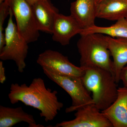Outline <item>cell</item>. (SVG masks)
Masks as SVG:
<instances>
[{
  "instance_id": "obj_19",
  "label": "cell",
  "mask_w": 127,
  "mask_h": 127,
  "mask_svg": "<svg viewBox=\"0 0 127 127\" xmlns=\"http://www.w3.org/2000/svg\"><path fill=\"white\" fill-rule=\"evenodd\" d=\"M5 69L3 66V62L2 61H0V82L3 84L6 80Z\"/></svg>"
},
{
  "instance_id": "obj_15",
  "label": "cell",
  "mask_w": 127,
  "mask_h": 127,
  "mask_svg": "<svg viewBox=\"0 0 127 127\" xmlns=\"http://www.w3.org/2000/svg\"><path fill=\"white\" fill-rule=\"evenodd\" d=\"M21 122L27 123L30 127H44L37 125L33 116L26 112L21 107L0 106V127H11Z\"/></svg>"
},
{
  "instance_id": "obj_12",
  "label": "cell",
  "mask_w": 127,
  "mask_h": 127,
  "mask_svg": "<svg viewBox=\"0 0 127 127\" xmlns=\"http://www.w3.org/2000/svg\"><path fill=\"white\" fill-rule=\"evenodd\" d=\"M104 38L113 58V75L118 83L121 71L127 64V39L104 35Z\"/></svg>"
},
{
  "instance_id": "obj_2",
  "label": "cell",
  "mask_w": 127,
  "mask_h": 127,
  "mask_svg": "<svg viewBox=\"0 0 127 127\" xmlns=\"http://www.w3.org/2000/svg\"><path fill=\"white\" fill-rule=\"evenodd\" d=\"M83 68L84 73L82 81L87 90L92 93L93 103L101 111L106 109L117 96L118 83L113 75L97 67Z\"/></svg>"
},
{
  "instance_id": "obj_8",
  "label": "cell",
  "mask_w": 127,
  "mask_h": 127,
  "mask_svg": "<svg viewBox=\"0 0 127 127\" xmlns=\"http://www.w3.org/2000/svg\"><path fill=\"white\" fill-rule=\"evenodd\" d=\"M37 63L42 68H46L60 73L81 78L84 70L75 65L67 57L61 53L51 50H46L38 56Z\"/></svg>"
},
{
  "instance_id": "obj_22",
  "label": "cell",
  "mask_w": 127,
  "mask_h": 127,
  "mask_svg": "<svg viewBox=\"0 0 127 127\" xmlns=\"http://www.w3.org/2000/svg\"><path fill=\"white\" fill-rule=\"evenodd\" d=\"M126 18V20H127V17H126V18Z\"/></svg>"
},
{
  "instance_id": "obj_21",
  "label": "cell",
  "mask_w": 127,
  "mask_h": 127,
  "mask_svg": "<svg viewBox=\"0 0 127 127\" xmlns=\"http://www.w3.org/2000/svg\"><path fill=\"white\" fill-rule=\"evenodd\" d=\"M102 0H96L97 3H98V2H100Z\"/></svg>"
},
{
  "instance_id": "obj_6",
  "label": "cell",
  "mask_w": 127,
  "mask_h": 127,
  "mask_svg": "<svg viewBox=\"0 0 127 127\" xmlns=\"http://www.w3.org/2000/svg\"><path fill=\"white\" fill-rule=\"evenodd\" d=\"M9 2L16 20L19 34L28 43L37 40L40 34L32 11L31 6L26 0H0Z\"/></svg>"
},
{
  "instance_id": "obj_13",
  "label": "cell",
  "mask_w": 127,
  "mask_h": 127,
  "mask_svg": "<svg viewBox=\"0 0 127 127\" xmlns=\"http://www.w3.org/2000/svg\"><path fill=\"white\" fill-rule=\"evenodd\" d=\"M96 3V0H76L71 3V15L83 29L95 25Z\"/></svg>"
},
{
  "instance_id": "obj_7",
  "label": "cell",
  "mask_w": 127,
  "mask_h": 127,
  "mask_svg": "<svg viewBox=\"0 0 127 127\" xmlns=\"http://www.w3.org/2000/svg\"><path fill=\"white\" fill-rule=\"evenodd\" d=\"M75 118L57 124L55 127H113L101 111L94 103L82 107L77 110Z\"/></svg>"
},
{
  "instance_id": "obj_9",
  "label": "cell",
  "mask_w": 127,
  "mask_h": 127,
  "mask_svg": "<svg viewBox=\"0 0 127 127\" xmlns=\"http://www.w3.org/2000/svg\"><path fill=\"white\" fill-rule=\"evenodd\" d=\"M83 28L72 15L66 16L59 13L55 17L52 30V39L62 46L70 43L71 39L80 34Z\"/></svg>"
},
{
  "instance_id": "obj_18",
  "label": "cell",
  "mask_w": 127,
  "mask_h": 127,
  "mask_svg": "<svg viewBox=\"0 0 127 127\" xmlns=\"http://www.w3.org/2000/svg\"><path fill=\"white\" fill-rule=\"evenodd\" d=\"M120 81L122 82L124 86L127 88V64L122 69L120 76Z\"/></svg>"
},
{
  "instance_id": "obj_3",
  "label": "cell",
  "mask_w": 127,
  "mask_h": 127,
  "mask_svg": "<svg viewBox=\"0 0 127 127\" xmlns=\"http://www.w3.org/2000/svg\"><path fill=\"white\" fill-rule=\"evenodd\" d=\"M77 47L80 56V66L97 67L109 71L113 75V62L104 35L93 33L81 35Z\"/></svg>"
},
{
  "instance_id": "obj_5",
  "label": "cell",
  "mask_w": 127,
  "mask_h": 127,
  "mask_svg": "<svg viewBox=\"0 0 127 127\" xmlns=\"http://www.w3.org/2000/svg\"><path fill=\"white\" fill-rule=\"evenodd\" d=\"M43 73L48 78L63 89L72 99L70 107L66 109V113L76 111L82 107L93 103L90 92L83 84L81 78L60 74L46 68Z\"/></svg>"
},
{
  "instance_id": "obj_11",
  "label": "cell",
  "mask_w": 127,
  "mask_h": 127,
  "mask_svg": "<svg viewBox=\"0 0 127 127\" xmlns=\"http://www.w3.org/2000/svg\"><path fill=\"white\" fill-rule=\"evenodd\" d=\"M101 112L113 127H127V88H118L116 100Z\"/></svg>"
},
{
  "instance_id": "obj_16",
  "label": "cell",
  "mask_w": 127,
  "mask_h": 127,
  "mask_svg": "<svg viewBox=\"0 0 127 127\" xmlns=\"http://www.w3.org/2000/svg\"><path fill=\"white\" fill-rule=\"evenodd\" d=\"M98 33L113 37L127 39V21L123 18L117 21L115 24L108 27H100L94 25L82 29L79 35Z\"/></svg>"
},
{
  "instance_id": "obj_1",
  "label": "cell",
  "mask_w": 127,
  "mask_h": 127,
  "mask_svg": "<svg viewBox=\"0 0 127 127\" xmlns=\"http://www.w3.org/2000/svg\"><path fill=\"white\" fill-rule=\"evenodd\" d=\"M57 94V91L47 88L42 78H36L28 86L25 83H12L8 97L11 104L20 101L38 109L41 117L47 122L52 121L63 107V103L58 101Z\"/></svg>"
},
{
  "instance_id": "obj_4",
  "label": "cell",
  "mask_w": 127,
  "mask_h": 127,
  "mask_svg": "<svg viewBox=\"0 0 127 127\" xmlns=\"http://www.w3.org/2000/svg\"><path fill=\"white\" fill-rule=\"evenodd\" d=\"M9 15L5 30V45L0 51V59L2 61H14L18 72L22 73L26 66L25 60L28 53V43L19 34L16 25L13 21L14 15L10 8Z\"/></svg>"
},
{
  "instance_id": "obj_10",
  "label": "cell",
  "mask_w": 127,
  "mask_h": 127,
  "mask_svg": "<svg viewBox=\"0 0 127 127\" xmlns=\"http://www.w3.org/2000/svg\"><path fill=\"white\" fill-rule=\"evenodd\" d=\"M32 11L37 29L52 34L55 17L59 10L50 0H37L31 6Z\"/></svg>"
},
{
  "instance_id": "obj_14",
  "label": "cell",
  "mask_w": 127,
  "mask_h": 127,
  "mask_svg": "<svg viewBox=\"0 0 127 127\" xmlns=\"http://www.w3.org/2000/svg\"><path fill=\"white\" fill-rule=\"evenodd\" d=\"M96 18L117 21L127 17V0H102L96 3Z\"/></svg>"
},
{
  "instance_id": "obj_17",
  "label": "cell",
  "mask_w": 127,
  "mask_h": 127,
  "mask_svg": "<svg viewBox=\"0 0 127 127\" xmlns=\"http://www.w3.org/2000/svg\"><path fill=\"white\" fill-rule=\"evenodd\" d=\"M10 6L9 2L5 1L0 4V51L5 44V34L3 25L7 16L9 15Z\"/></svg>"
},
{
  "instance_id": "obj_20",
  "label": "cell",
  "mask_w": 127,
  "mask_h": 127,
  "mask_svg": "<svg viewBox=\"0 0 127 127\" xmlns=\"http://www.w3.org/2000/svg\"><path fill=\"white\" fill-rule=\"evenodd\" d=\"M26 0L28 2L31 6H32V5H33L35 2H36L37 0Z\"/></svg>"
}]
</instances>
